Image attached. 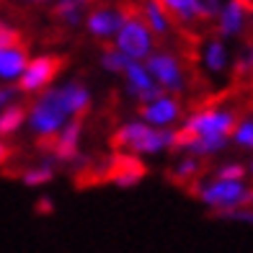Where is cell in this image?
<instances>
[{"instance_id": "6da1fadb", "label": "cell", "mask_w": 253, "mask_h": 253, "mask_svg": "<svg viewBox=\"0 0 253 253\" xmlns=\"http://www.w3.org/2000/svg\"><path fill=\"white\" fill-rule=\"evenodd\" d=\"M111 153L137 155V153H160L163 147H173V132L168 129H150L147 124L132 122L119 126L109 137Z\"/></svg>"}, {"instance_id": "7a4b0ae2", "label": "cell", "mask_w": 253, "mask_h": 253, "mask_svg": "<svg viewBox=\"0 0 253 253\" xmlns=\"http://www.w3.org/2000/svg\"><path fill=\"white\" fill-rule=\"evenodd\" d=\"M70 117V106L65 101L62 88H52V90H44V93L34 101V106L29 109V126L31 132L39 137H52L62 129V124Z\"/></svg>"}, {"instance_id": "3957f363", "label": "cell", "mask_w": 253, "mask_h": 253, "mask_svg": "<svg viewBox=\"0 0 253 253\" xmlns=\"http://www.w3.org/2000/svg\"><path fill=\"white\" fill-rule=\"evenodd\" d=\"M189 197L210 204L212 210H240L253 207V186H243L240 181H214V183H197Z\"/></svg>"}, {"instance_id": "277c9868", "label": "cell", "mask_w": 253, "mask_h": 253, "mask_svg": "<svg viewBox=\"0 0 253 253\" xmlns=\"http://www.w3.org/2000/svg\"><path fill=\"white\" fill-rule=\"evenodd\" d=\"M65 67H67L65 54H42V57H37V60H29L26 70L18 78V85H16L18 93H26V96L42 93Z\"/></svg>"}, {"instance_id": "5b68a950", "label": "cell", "mask_w": 253, "mask_h": 253, "mask_svg": "<svg viewBox=\"0 0 253 253\" xmlns=\"http://www.w3.org/2000/svg\"><path fill=\"white\" fill-rule=\"evenodd\" d=\"M145 176H147V166L137 155L111 153L106 160V183L129 189V186H137Z\"/></svg>"}, {"instance_id": "8992f818", "label": "cell", "mask_w": 253, "mask_h": 253, "mask_svg": "<svg viewBox=\"0 0 253 253\" xmlns=\"http://www.w3.org/2000/svg\"><path fill=\"white\" fill-rule=\"evenodd\" d=\"M210 163L207 160H199V158H186V160H181L178 166L173 168H168L166 170V181L170 183V186H176L181 189L183 194H189L197 183H202V178L210 173Z\"/></svg>"}, {"instance_id": "52a82bcc", "label": "cell", "mask_w": 253, "mask_h": 253, "mask_svg": "<svg viewBox=\"0 0 253 253\" xmlns=\"http://www.w3.org/2000/svg\"><path fill=\"white\" fill-rule=\"evenodd\" d=\"M80 134H83V119H73L67 126H62L60 134H57V140L52 145L49 150V158L54 160V163H75V160L80 158Z\"/></svg>"}, {"instance_id": "ba28073f", "label": "cell", "mask_w": 253, "mask_h": 253, "mask_svg": "<svg viewBox=\"0 0 253 253\" xmlns=\"http://www.w3.org/2000/svg\"><path fill=\"white\" fill-rule=\"evenodd\" d=\"M147 70L155 75V80L160 83L163 90H173V93H181L183 90V70L178 65V57H173V54H150Z\"/></svg>"}, {"instance_id": "9c48e42d", "label": "cell", "mask_w": 253, "mask_h": 253, "mask_svg": "<svg viewBox=\"0 0 253 253\" xmlns=\"http://www.w3.org/2000/svg\"><path fill=\"white\" fill-rule=\"evenodd\" d=\"M119 49L129 60H140V57L150 54V34L142 21H126L119 29Z\"/></svg>"}, {"instance_id": "30bf717a", "label": "cell", "mask_w": 253, "mask_h": 253, "mask_svg": "<svg viewBox=\"0 0 253 253\" xmlns=\"http://www.w3.org/2000/svg\"><path fill=\"white\" fill-rule=\"evenodd\" d=\"M181 101L178 98H158L153 103H147V106H137V114H140L142 119H147L150 124H170L181 117Z\"/></svg>"}, {"instance_id": "8fae6325", "label": "cell", "mask_w": 253, "mask_h": 253, "mask_svg": "<svg viewBox=\"0 0 253 253\" xmlns=\"http://www.w3.org/2000/svg\"><path fill=\"white\" fill-rule=\"evenodd\" d=\"M122 26H124V18L117 8H98L88 16V31L93 37H98L101 42L111 37L114 31H119Z\"/></svg>"}, {"instance_id": "7c38bea8", "label": "cell", "mask_w": 253, "mask_h": 253, "mask_svg": "<svg viewBox=\"0 0 253 253\" xmlns=\"http://www.w3.org/2000/svg\"><path fill=\"white\" fill-rule=\"evenodd\" d=\"M101 0H60L52 8V18L60 21L62 26H78L85 18V10L98 5Z\"/></svg>"}, {"instance_id": "4fadbf2b", "label": "cell", "mask_w": 253, "mask_h": 253, "mask_svg": "<svg viewBox=\"0 0 253 253\" xmlns=\"http://www.w3.org/2000/svg\"><path fill=\"white\" fill-rule=\"evenodd\" d=\"M29 65V47L0 52V80H18Z\"/></svg>"}, {"instance_id": "5bb4252c", "label": "cell", "mask_w": 253, "mask_h": 253, "mask_svg": "<svg viewBox=\"0 0 253 253\" xmlns=\"http://www.w3.org/2000/svg\"><path fill=\"white\" fill-rule=\"evenodd\" d=\"M246 26V10L240 8L235 0H230V3L220 10V21H217V29L214 34L217 37H233V34H240Z\"/></svg>"}, {"instance_id": "9a60e30c", "label": "cell", "mask_w": 253, "mask_h": 253, "mask_svg": "<svg viewBox=\"0 0 253 253\" xmlns=\"http://www.w3.org/2000/svg\"><path fill=\"white\" fill-rule=\"evenodd\" d=\"M62 93H65V101H67V106H70V114L75 119H85V114L90 109V93H88V88L80 83V80H73V83H67L62 88Z\"/></svg>"}, {"instance_id": "2e32d148", "label": "cell", "mask_w": 253, "mask_h": 253, "mask_svg": "<svg viewBox=\"0 0 253 253\" xmlns=\"http://www.w3.org/2000/svg\"><path fill=\"white\" fill-rule=\"evenodd\" d=\"M29 117L26 106H21V103H10V106H5L3 111H0V134L8 137V134H16L21 126H24Z\"/></svg>"}, {"instance_id": "e0dca14e", "label": "cell", "mask_w": 253, "mask_h": 253, "mask_svg": "<svg viewBox=\"0 0 253 253\" xmlns=\"http://www.w3.org/2000/svg\"><path fill=\"white\" fill-rule=\"evenodd\" d=\"M217 16H220V0H194V18H197L199 29L212 24Z\"/></svg>"}, {"instance_id": "ac0fdd59", "label": "cell", "mask_w": 253, "mask_h": 253, "mask_svg": "<svg viewBox=\"0 0 253 253\" xmlns=\"http://www.w3.org/2000/svg\"><path fill=\"white\" fill-rule=\"evenodd\" d=\"M52 178H54V168L47 166V163L21 170V181H24L26 186H44V183H49Z\"/></svg>"}, {"instance_id": "d6986e66", "label": "cell", "mask_w": 253, "mask_h": 253, "mask_svg": "<svg viewBox=\"0 0 253 253\" xmlns=\"http://www.w3.org/2000/svg\"><path fill=\"white\" fill-rule=\"evenodd\" d=\"M225 62H227L225 44L214 37L210 44H207V67H210L212 73H222L225 70Z\"/></svg>"}, {"instance_id": "ffe728a7", "label": "cell", "mask_w": 253, "mask_h": 253, "mask_svg": "<svg viewBox=\"0 0 253 253\" xmlns=\"http://www.w3.org/2000/svg\"><path fill=\"white\" fill-rule=\"evenodd\" d=\"M16 47H26V39L16 26L0 21V52L3 49H16Z\"/></svg>"}, {"instance_id": "44dd1931", "label": "cell", "mask_w": 253, "mask_h": 253, "mask_svg": "<svg viewBox=\"0 0 253 253\" xmlns=\"http://www.w3.org/2000/svg\"><path fill=\"white\" fill-rule=\"evenodd\" d=\"M212 220H230V222H246L253 225V207H240V210H210Z\"/></svg>"}, {"instance_id": "7402d4cb", "label": "cell", "mask_w": 253, "mask_h": 253, "mask_svg": "<svg viewBox=\"0 0 253 253\" xmlns=\"http://www.w3.org/2000/svg\"><path fill=\"white\" fill-rule=\"evenodd\" d=\"M214 173H217V178H220V181H240V178L246 176V168L238 166V163H230V166H220Z\"/></svg>"}, {"instance_id": "603a6c76", "label": "cell", "mask_w": 253, "mask_h": 253, "mask_svg": "<svg viewBox=\"0 0 253 253\" xmlns=\"http://www.w3.org/2000/svg\"><path fill=\"white\" fill-rule=\"evenodd\" d=\"M16 93H18V88H16V85H0V111L13 103Z\"/></svg>"}, {"instance_id": "cb8c5ba5", "label": "cell", "mask_w": 253, "mask_h": 253, "mask_svg": "<svg viewBox=\"0 0 253 253\" xmlns=\"http://www.w3.org/2000/svg\"><path fill=\"white\" fill-rule=\"evenodd\" d=\"M34 210H37V214H52V212H54V204H52L49 199H39Z\"/></svg>"}, {"instance_id": "d4e9b609", "label": "cell", "mask_w": 253, "mask_h": 253, "mask_svg": "<svg viewBox=\"0 0 253 253\" xmlns=\"http://www.w3.org/2000/svg\"><path fill=\"white\" fill-rule=\"evenodd\" d=\"M10 158V147L5 142H0V166H5V160Z\"/></svg>"}, {"instance_id": "484cf974", "label": "cell", "mask_w": 253, "mask_h": 253, "mask_svg": "<svg viewBox=\"0 0 253 253\" xmlns=\"http://www.w3.org/2000/svg\"><path fill=\"white\" fill-rule=\"evenodd\" d=\"M235 3H238L240 8H243L246 13H251V16H253V0H235Z\"/></svg>"}, {"instance_id": "4316f807", "label": "cell", "mask_w": 253, "mask_h": 253, "mask_svg": "<svg viewBox=\"0 0 253 253\" xmlns=\"http://www.w3.org/2000/svg\"><path fill=\"white\" fill-rule=\"evenodd\" d=\"M251 170H253V166H251Z\"/></svg>"}]
</instances>
